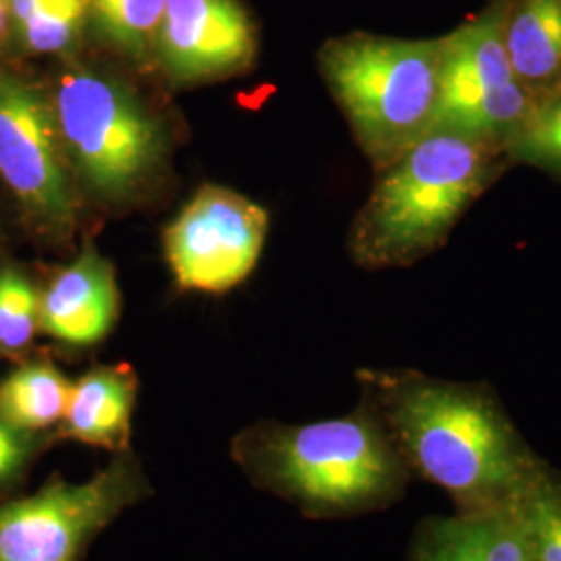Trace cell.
<instances>
[{
	"label": "cell",
	"instance_id": "cell-6",
	"mask_svg": "<svg viewBox=\"0 0 561 561\" xmlns=\"http://www.w3.org/2000/svg\"><path fill=\"white\" fill-rule=\"evenodd\" d=\"M150 495L131 449L115 454L90 481L55 474L36 493L0 502V561H80L104 528Z\"/></svg>",
	"mask_w": 561,
	"mask_h": 561
},
{
	"label": "cell",
	"instance_id": "cell-11",
	"mask_svg": "<svg viewBox=\"0 0 561 561\" xmlns=\"http://www.w3.org/2000/svg\"><path fill=\"white\" fill-rule=\"evenodd\" d=\"M119 317V289L111 264L94 248L62 268L41 296V331L71 347L101 343Z\"/></svg>",
	"mask_w": 561,
	"mask_h": 561
},
{
	"label": "cell",
	"instance_id": "cell-19",
	"mask_svg": "<svg viewBox=\"0 0 561 561\" xmlns=\"http://www.w3.org/2000/svg\"><path fill=\"white\" fill-rule=\"evenodd\" d=\"M503 154L561 175V85L535 96L530 113L505 141Z\"/></svg>",
	"mask_w": 561,
	"mask_h": 561
},
{
	"label": "cell",
	"instance_id": "cell-7",
	"mask_svg": "<svg viewBox=\"0 0 561 561\" xmlns=\"http://www.w3.org/2000/svg\"><path fill=\"white\" fill-rule=\"evenodd\" d=\"M503 18L505 9L495 7L442 38L433 131L460 134L503 150L530 113L535 96L514 73L503 41Z\"/></svg>",
	"mask_w": 561,
	"mask_h": 561
},
{
	"label": "cell",
	"instance_id": "cell-2",
	"mask_svg": "<svg viewBox=\"0 0 561 561\" xmlns=\"http://www.w3.org/2000/svg\"><path fill=\"white\" fill-rule=\"evenodd\" d=\"M231 458L256 489L308 518L379 512L400 500L412 477L368 403L331 421L259 422L238 433Z\"/></svg>",
	"mask_w": 561,
	"mask_h": 561
},
{
	"label": "cell",
	"instance_id": "cell-22",
	"mask_svg": "<svg viewBox=\"0 0 561 561\" xmlns=\"http://www.w3.org/2000/svg\"><path fill=\"white\" fill-rule=\"evenodd\" d=\"M11 21V0H0V36L9 27Z\"/></svg>",
	"mask_w": 561,
	"mask_h": 561
},
{
	"label": "cell",
	"instance_id": "cell-12",
	"mask_svg": "<svg viewBox=\"0 0 561 561\" xmlns=\"http://www.w3.org/2000/svg\"><path fill=\"white\" fill-rule=\"evenodd\" d=\"M138 396V377L127 366H101L85 373L71 387L65 419L55 442L101 447L113 456L129 451L131 421Z\"/></svg>",
	"mask_w": 561,
	"mask_h": 561
},
{
	"label": "cell",
	"instance_id": "cell-8",
	"mask_svg": "<svg viewBox=\"0 0 561 561\" xmlns=\"http://www.w3.org/2000/svg\"><path fill=\"white\" fill-rule=\"evenodd\" d=\"M266 210L225 187H202L164 233V252L180 289L225 294L261 259Z\"/></svg>",
	"mask_w": 561,
	"mask_h": 561
},
{
	"label": "cell",
	"instance_id": "cell-4",
	"mask_svg": "<svg viewBox=\"0 0 561 561\" xmlns=\"http://www.w3.org/2000/svg\"><path fill=\"white\" fill-rule=\"evenodd\" d=\"M322 78L381 171L435 129L442 38L352 34L322 46Z\"/></svg>",
	"mask_w": 561,
	"mask_h": 561
},
{
	"label": "cell",
	"instance_id": "cell-13",
	"mask_svg": "<svg viewBox=\"0 0 561 561\" xmlns=\"http://www.w3.org/2000/svg\"><path fill=\"white\" fill-rule=\"evenodd\" d=\"M410 561H533L512 507L456 512L416 528Z\"/></svg>",
	"mask_w": 561,
	"mask_h": 561
},
{
	"label": "cell",
	"instance_id": "cell-15",
	"mask_svg": "<svg viewBox=\"0 0 561 561\" xmlns=\"http://www.w3.org/2000/svg\"><path fill=\"white\" fill-rule=\"evenodd\" d=\"M69 381L50 362H25L0 382V421L30 433H55L71 398Z\"/></svg>",
	"mask_w": 561,
	"mask_h": 561
},
{
	"label": "cell",
	"instance_id": "cell-20",
	"mask_svg": "<svg viewBox=\"0 0 561 561\" xmlns=\"http://www.w3.org/2000/svg\"><path fill=\"white\" fill-rule=\"evenodd\" d=\"M41 291L18 268H0V354H20L41 331Z\"/></svg>",
	"mask_w": 561,
	"mask_h": 561
},
{
	"label": "cell",
	"instance_id": "cell-17",
	"mask_svg": "<svg viewBox=\"0 0 561 561\" xmlns=\"http://www.w3.org/2000/svg\"><path fill=\"white\" fill-rule=\"evenodd\" d=\"M533 561H561V474L542 461L510 503Z\"/></svg>",
	"mask_w": 561,
	"mask_h": 561
},
{
	"label": "cell",
	"instance_id": "cell-1",
	"mask_svg": "<svg viewBox=\"0 0 561 561\" xmlns=\"http://www.w3.org/2000/svg\"><path fill=\"white\" fill-rule=\"evenodd\" d=\"M364 400L410 474L437 484L458 507H507L542 461L482 385L419 373L373 375Z\"/></svg>",
	"mask_w": 561,
	"mask_h": 561
},
{
	"label": "cell",
	"instance_id": "cell-21",
	"mask_svg": "<svg viewBox=\"0 0 561 561\" xmlns=\"http://www.w3.org/2000/svg\"><path fill=\"white\" fill-rule=\"evenodd\" d=\"M55 443V433H30L0 421V502L20 489L32 466Z\"/></svg>",
	"mask_w": 561,
	"mask_h": 561
},
{
	"label": "cell",
	"instance_id": "cell-14",
	"mask_svg": "<svg viewBox=\"0 0 561 561\" xmlns=\"http://www.w3.org/2000/svg\"><path fill=\"white\" fill-rule=\"evenodd\" d=\"M503 41L522 85L539 96L561 85V0H516Z\"/></svg>",
	"mask_w": 561,
	"mask_h": 561
},
{
	"label": "cell",
	"instance_id": "cell-16",
	"mask_svg": "<svg viewBox=\"0 0 561 561\" xmlns=\"http://www.w3.org/2000/svg\"><path fill=\"white\" fill-rule=\"evenodd\" d=\"M90 23V0H11L9 27L23 50L62 55Z\"/></svg>",
	"mask_w": 561,
	"mask_h": 561
},
{
	"label": "cell",
	"instance_id": "cell-5",
	"mask_svg": "<svg viewBox=\"0 0 561 561\" xmlns=\"http://www.w3.org/2000/svg\"><path fill=\"white\" fill-rule=\"evenodd\" d=\"M50 102L65 157L96 194L127 196L161 161V125L115 78L71 67Z\"/></svg>",
	"mask_w": 561,
	"mask_h": 561
},
{
	"label": "cell",
	"instance_id": "cell-9",
	"mask_svg": "<svg viewBox=\"0 0 561 561\" xmlns=\"http://www.w3.org/2000/svg\"><path fill=\"white\" fill-rule=\"evenodd\" d=\"M53 102L18 73L0 71V180L44 225L67 229L76 202Z\"/></svg>",
	"mask_w": 561,
	"mask_h": 561
},
{
	"label": "cell",
	"instance_id": "cell-10",
	"mask_svg": "<svg viewBox=\"0 0 561 561\" xmlns=\"http://www.w3.org/2000/svg\"><path fill=\"white\" fill-rule=\"evenodd\" d=\"M256 53V32L240 0H167L154 59L175 81L241 71Z\"/></svg>",
	"mask_w": 561,
	"mask_h": 561
},
{
	"label": "cell",
	"instance_id": "cell-3",
	"mask_svg": "<svg viewBox=\"0 0 561 561\" xmlns=\"http://www.w3.org/2000/svg\"><path fill=\"white\" fill-rule=\"evenodd\" d=\"M502 148L431 131L381 169L362 208L354 245L370 264H405L439 248L466 208L502 171Z\"/></svg>",
	"mask_w": 561,
	"mask_h": 561
},
{
	"label": "cell",
	"instance_id": "cell-18",
	"mask_svg": "<svg viewBox=\"0 0 561 561\" xmlns=\"http://www.w3.org/2000/svg\"><path fill=\"white\" fill-rule=\"evenodd\" d=\"M167 0H90L99 34L134 62L154 59Z\"/></svg>",
	"mask_w": 561,
	"mask_h": 561
}]
</instances>
